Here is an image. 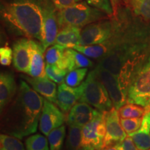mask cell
<instances>
[{
  "label": "cell",
  "instance_id": "cell-1",
  "mask_svg": "<svg viewBox=\"0 0 150 150\" xmlns=\"http://www.w3.org/2000/svg\"><path fill=\"white\" fill-rule=\"evenodd\" d=\"M43 102L44 97L31 88L27 82L20 81L16 96L2 111L1 131L20 140L35 134L42 113Z\"/></svg>",
  "mask_w": 150,
  "mask_h": 150
},
{
  "label": "cell",
  "instance_id": "cell-2",
  "mask_svg": "<svg viewBox=\"0 0 150 150\" xmlns=\"http://www.w3.org/2000/svg\"><path fill=\"white\" fill-rule=\"evenodd\" d=\"M44 0H10L1 4V18L17 35L40 41Z\"/></svg>",
  "mask_w": 150,
  "mask_h": 150
},
{
  "label": "cell",
  "instance_id": "cell-3",
  "mask_svg": "<svg viewBox=\"0 0 150 150\" xmlns=\"http://www.w3.org/2000/svg\"><path fill=\"white\" fill-rule=\"evenodd\" d=\"M127 103L150 110V52L144 56L134 73L127 91Z\"/></svg>",
  "mask_w": 150,
  "mask_h": 150
},
{
  "label": "cell",
  "instance_id": "cell-4",
  "mask_svg": "<svg viewBox=\"0 0 150 150\" xmlns=\"http://www.w3.org/2000/svg\"><path fill=\"white\" fill-rule=\"evenodd\" d=\"M106 15L107 14L90 5L87 1H81L70 7L58 11L57 18L61 29L67 26L83 28L88 24L103 20Z\"/></svg>",
  "mask_w": 150,
  "mask_h": 150
},
{
  "label": "cell",
  "instance_id": "cell-5",
  "mask_svg": "<svg viewBox=\"0 0 150 150\" xmlns=\"http://www.w3.org/2000/svg\"><path fill=\"white\" fill-rule=\"evenodd\" d=\"M84 82L85 88L79 102L87 103L102 112H107L114 107L106 88L99 79L95 69L89 72Z\"/></svg>",
  "mask_w": 150,
  "mask_h": 150
},
{
  "label": "cell",
  "instance_id": "cell-6",
  "mask_svg": "<svg viewBox=\"0 0 150 150\" xmlns=\"http://www.w3.org/2000/svg\"><path fill=\"white\" fill-rule=\"evenodd\" d=\"M105 136V114L95 109L93 119L82 127L81 150H102Z\"/></svg>",
  "mask_w": 150,
  "mask_h": 150
},
{
  "label": "cell",
  "instance_id": "cell-7",
  "mask_svg": "<svg viewBox=\"0 0 150 150\" xmlns=\"http://www.w3.org/2000/svg\"><path fill=\"white\" fill-rule=\"evenodd\" d=\"M113 31V25L108 20H102L88 24L81 29L79 45H92L106 42L112 37Z\"/></svg>",
  "mask_w": 150,
  "mask_h": 150
},
{
  "label": "cell",
  "instance_id": "cell-8",
  "mask_svg": "<svg viewBox=\"0 0 150 150\" xmlns=\"http://www.w3.org/2000/svg\"><path fill=\"white\" fill-rule=\"evenodd\" d=\"M55 9L56 8L52 1L44 0L43 23L40 42L45 50L55 43L59 33V25Z\"/></svg>",
  "mask_w": 150,
  "mask_h": 150
},
{
  "label": "cell",
  "instance_id": "cell-9",
  "mask_svg": "<svg viewBox=\"0 0 150 150\" xmlns=\"http://www.w3.org/2000/svg\"><path fill=\"white\" fill-rule=\"evenodd\" d=\"M95 70L99 79L106 88L113 106L118 110L127 103V93L122 87L117 76L109 71L98 66Z\"/></svg>",
  "mask_w": 150,
  "mask_h": 150
},
{
  "label": "cell",
  "instance_id": "cell-10",
  "mask_svg": "<svg viewBox=\"0 0 150 150\" xmlns=\"http://www.w3.org/2000/svg\"><path fill=\"white\" fill-rule=\"evenodd\" d=\"M65 115L61 108L47 99L44 98L43 107L39 121V129L43 134L47 136L53 129L63 125Z\"/></svg>",
  "mask_w": 150,
  "mask_h": 150
},
{
  "label": "cell",
  "instance_id": "cell-11",
  "mask_svg": "<svg viewBox=\"0 0 150 150\" xmlns=\"http://www.w3.org/2000/svg\"><path fill=\"white\" fill-rule=\"evenodd\" d=\"M106 136L104 140V148L108 146L120 143L127 138V134L120 123V118L117 109L112 107L105 112Z\"/></svg>",
  "mask_w": 150,
  "mask_h": 150
},
{
  "label": "cell",
  "instance_id": "cell-12",
  "mask_svg": "<svg viewBox=\"0 0 150 150\" xmlns=\"http://www.w3.org/2000/svg\"><path fill=\"white\" fill-rule=\"evenodd\" d=\"M13 63L15 69L18 72L28 74L31 61L30 39L24 37L17 40L13 45Z\"/></svg>",
  "mask_w": 150,
  "mask_h": 150
},
{
  "label": "cell",
  "instance_id": "cell-13",
  "mask_svg": "<svg viewBox=\"0 0 150 150\" xmlns=\"http://www.w3.org/2000/svg\"><path fill=\"white\" fill-rule=\"evenodd\" d=\"M85 82L77 87H71L65 83L59 85L57 90V105L63 112L70 111L71 108L79 102L83 95Z\"/></svg>",
  "mask_w": 150,
  "mask_h": 150
},
{
  "label": "cell",
  "instance_id": "cell-14",
  "mask_svg": "<svg viewBox=\"0 0 150 150\" xmlns=\"http://www.w3.org/2000/svg\"><path fill=\"white\" fill-rule=\"evenodd\" d=\"M22 78L45 99L57 105V88L53 81L47 77H32L22 75Z\"/></svg>",
  "mask_w": 150,
  "mask_h": 150
},
{
  "label": "cell",
  "instance_id": "cell-15",
  "mask_svg": "<svg viewBox=\"0 0 150 150\" xmlns=\"http://www.w3.org/2000/svg\"><path fill=\"white\" fill-rule=\"evenodd\" d=\"M93 65V61L84 54L73 48H66L61 61L56 65L69 72L76 69L87 68Z\"/></svg>",
  "mask_w": 150,
  "mask_h": 150
},
{
  "label": "cell",
  "instance_id": "cell-16",
  "mask_svg": "<svg viewBox=\"0 0 150 150\" xmlns=\"http://www.w3.org/2000/svg\"><path fill=\"white\" fill-rule=\"evenodd\" d=\"M31 46V61L28 75L32 77H47L45 70L44 50L40 42L30 39Z\"/></svg>",
  "mask_w": 150,
  "mask_h": 150
},
{
  "label": "cell",
  "instance_id": "cell-17",
  "mask_svg": "<svg viewBox=\"0 0 150 150\" xmlns=\"http://www.w3.org/2000/svg\"><path fill=\"white\" fill-rule=\"evenodd\" d=\"M14 75L11 72H1L0 74V110L4 109L11 102L18 91Z\"/></svg>",
  "mask_w": 150,
  "mask_h": 150
},
{
  "label": "cell",
  "instance_id": "cell-18",
  "mask_svg": "<svg viewBox=\"0 0 150 150\" xmlns=\"http://www.w3.org/2000/svg\"><path fill=\"white\" fill-rule=\"evenodd\" d=\"M95 112V109L92 108L91 105L82 102L76 103L69 112L67 124L83 127L93 119Z\"/></svg>",
  "mask_w": 150,
  "mask_h": 150
},
{
  "label": "cell",
  "instance_id": "cell-19",
  "mask_svg": "<svg viewBox=\"0 0 150 150\" xmlns=\"http://www.w3.org/2000/svg\"><path fill=\"white\" fill-rule=\"evenodd\" d=\"M139 150L150 149V110L144 114L141 126L138 130L129 134Z\"/></svg>",
  "mask_w": 150,
  "mask_h": 150
},
{
  "label": "cell",
  "instance_id": "cell-20",
  "mask_svg": "<svg viewBox=\"0 0 150 150\" xmlns=\"http://www.w3.org/2000/svg\"><path fill=\"white\" fill-rule=\"evenodd\" d=\"M81 28L67 26L61 28L58 33L54 44L65 47V48H73L80 43Z\"/></svg>",
  "mask_w": 150,
  "mask_h": 150
},
{
  "label": "cell",
  "instance_id": "cell-21",
  "mask_svg": "<svg viewBox=\"0 0 150 150\" xmlns=\"http://www.w3.org/2000/svg\"><path fill=\"white\" fill-rule=\"evenodd\" d=\"M114 48V44L109 40L101 44L92 45H76L73 49L80 53L84 54L87 57L95 59H101L107 55Z\"/></svg>",
  "mask_w": 150,
  "mask_h": 150
},
{
  "label": "cell",
  "instance_id": "cell-22",
  "mask_svg": "<svg viewBox=\"0 0 150 150\" xmlns=\"http://www.w3.org/2000/svg\"><path fill=\"white\" fill-rule=\"evenodd\" d=\"M82 127L69 125L65 150H81Z\"/></svg>",
  "mask_w": 150,
  "mask_h": 150
},
{
  "label": "cell",
  "instance_id": "cell-23",
  "mask_svg": "<svg viewBox=\"0 0 150 150\" xmlns=\"http://www.w3.org/2000/svg\"><path fill=\"white\" fill-rule=\"evenodd\" d=\"M66 134V127L65 125L52 130L48 135V141L50 150H61Z\"/></svg>",
  "mask_w": 150,
  "mask_h": 150
},
{
  "label": "cell",
  "instance_id": "cell-24",
  "mask_svg": "<svg viewBox=\"0 0 150 150\" xmlns=\"http://www.w3.org/2000/svg\"><path fill=\"white\" fill-rule=\"evenodd\" d=\"M117 110L120 118L142 117L146 112L145 108L140 105L132 103H126Z\"/></svg>",
  "mask_w": 150,
  "mask_h": 150
},
{
  "label": "cell",
  "instance_id": "cell-25",
  "mask_svg": "<svg viewBox=\"0 0 150 150\" xmlns=\"http://www.w3.org/2000/svg\"><path fill=\"white\" fill-rule=\"evenodd\" d=\"M27 150H50L46 137L40 134L29 136L25 142Z\"/></svg>",
  "mask_w": 150,
  "mask_h": 150
},
{
  "label": "cell",
  "instance_id": "cell-26",
  "mask_svg": "<svg viewBox=\"0 0 150 150\" xmlns=\"http://www.w3.org/2000/svg\"><path fill=\"white\" fill-rule=\"evenodd\" d=\"M65 47L54 44L51 47L47 49L45 54V59L47 64L57 65L63 58L64 52L65 50Z\"/></svg>",
  "mask_w": 150,
  "mask_h": 150
},
{
  "label": "cell",
  "instance_id": "cell-27",
  "mask_svg": "<svg viewBox=\"0 0 150 150\" xmlns=\"http://www.w3.org/2000/svg\"><path fill=\"white\" fill-rule=\"evenodd\" d=\"M0 150H25L23 143L16 137L5 134L0 135Z\"/></svg>",
  "mask_w": 150,
  "mask_h": 150
},
{
  "label": "cell",
  "instance_id": "cell-28",
  "mask_svg": "<svg viewBox=\"0 0 150 150\" xmlns=\"http://www.w3.org/2000/svg\"><path fill=\"white\" fill-rule=\"evenodd\" d=\"M129 3L136 16L150 20V0H129Z\"/></svg>",
  "mask_w": 150,
  "mask_h": 150
},
{
  "label": "cell",
  "instance_id": "cell-29",
  "mask_svg": "<svg viewBox=\"0 0 150 150\" xmlns=\"http://www.w3.org/2000/svg\"><path fill=\"white\" fill-rule=\"evenodd\" d=\"M87 72L88 69L86 67L70 71L65 76V83L71 87H77L83 83V81L87 74Z\"/></svg>",
  "mask_w": 150,
  "mask_h": 150
},
{
  "label": "cell",
  "instance_id": "cell-30",
  "mask_svg": "<svg viewBox=\"0 0 150 150\" xmlns=\"http://www.w3.org/2000/svg\"><path fill=\"white\" fill-rule=\"evenodd\" d=\"M47 75L50 79L56 83H62L64 82L65 76L68 72L66 70L60 68L56 65L47 64L45 67Z\"/></svg>",
  "mask_w": 150,
  "mask_h": 150
},
{
  "label": "cell",
  "instance_id": "cell-31",
  "mask_svg": "<svg viewBox=\"0 0 150 150\" xmlns=\"http://www.w3.org/2000/svg\"><path fill=\"white\" fill-rule=\"evenodd\" d=\"M142 118H120V123L127 135L138 130L141 126Z\"/></svg>",
  "mask_w": 150,
  "mask_h": 150
},
{
  "label": "cell",
  "instance_id": "cell-32",
  "mask_svg": "<svg viewBox=\"0 0 150 150\" xmlns=\"http://www.w3.org/2000/svg\"><path fill=\"white\" fill-rule=\"evenodd\" d=\"M86 1L90 5L102 11L108 16H112L113 14V9L110 0H86Z\"/></svg>",
  "mask_w": 150,
  "mask_h": 150
},
{
  "label": "cell",
  "instance_id": "cell-33",
  "mask_svg": "<svg viewBox=\"0 0 150 150\" xmlns=\"http://www.w3.org/2000/svg\"><path fill=\"white\" fill-rule=\"evenodd\" d=\"M13 59V52L8 46L1 47L0 49V63L4 66H8Z\"/></svg>",
  "mask_w": 150,
  "mask_h": 150
},
{
  "label": "cell",
  "instance_id": "cell-34",
  "mask_svg": "<svg viewBox=\"0 0 150 150\" xmlns=\"http://www.w3.org/2000/svg\"><path fill=\"white\" fill-rule=\"evenodd\" d=\"M81 1L82 0H52L57 11L63 10V9L70 7Z\"/></svg>",
  "mask_w": 150,
  "mask_h": 150
},
{
  "label": "cell",
  "instance_id": "cell-35",
  "mask_svg": "<svg viewBox=\"0 0 150 150\" xmlns=\"http://www.w3.org/2000/svg\"><path fill=\"white\" fill-rule=\"evenodd\" d=\"M118 147L120 150H139L135 145L132 138L128 135L122 142L118 143Z\"/></svg>",
  "mask_w": 150,
  "mask_h": 150
},
{
  "label": "cell",
  "instance_id": "cell-36",
  "mask_svg": "<svg viewBox=\"0 0 150 150\" xmlns=\"http://www.w3.org/2000/svg\"><path fill=\"white\" fill-rule=\"evenodd\" d=\"M110 3H111L112 9H113V13H114L116 12V11H117V8L118 6L120 4V3L121 0H110Z\"/></svg>",
  "mask_w": 150,
  "mask_h": 150
},
{
  "label": "cell",
  "instance_id": "cell-37",
  "mask_svg": "<svg viewBox=\"0 0 150 150\" xmlns=\"http://www.w3.org/2000/svg\"><path fill=\"white\" fill-rule=\"evenodd\" d=\"M102 150H120V148L118 147V144H115L103 148Z\"/></svg>",
  "mask_w": 150,
  "mask_h": 150
},
{
  "label": "cell",
  "instance_id": "cell-38",
  "mask_svg": "<svg viewBox=\"0 0 150 150\" xmlns=\"http://www.w3.org/2000/svg\"><path fill=\"white\" fill-rule=\"evenodd\" d=\"M147 150H150V149H147Z\"/></svg>",
  "mask_w": 150,
  "mask_h": 150
}]
</instances>
